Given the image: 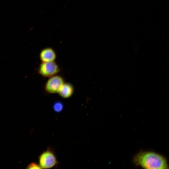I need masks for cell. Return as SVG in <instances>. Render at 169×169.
Segmentation results:
<instances>
[{
    "label": "cell",
    "instance_id": "1",
    "mask_svg": "<svg viewBox=\"0 0 169 169\" xmlns=\"http://www.w3.org/2000/svg\"><path fill=\"white\" fill-rule=\"evenodd\" d=\"M133 161L137 166L145 169H168L166 159L161 155L149 151H141L134 157Z\"/></svg>",
    "mask_w": 169,
    "mask_h": 169
},
{
    "label": "cell",
    "instance_id": "2",
    "mask_svg": "<svg viewBox=\"0 0 169 169\" xmlns=\"http://www.w3.org/2000/svg\"><path fill=\"white\" fill-rule=\"evenodd\" d=\"M39 165L41 168H49L58 164L54 152L50 149L42 152L38 156Z\"/></svg>",
    "mask_w": 169,
    "mask_h": 169
},
{
    "label": "cell",
    "instance_id": "3",
    "mask_svg": "<svg viewBox=\"0 0 169 169\" xmlns=\"http://www.w3.org/2000/svg\"><path fill=\"white\" fill-rule=\"evenodd\" d=\"M60 71L59 67L55 61L42 62L38 70L39 74L43 77L49 78L57 74Z\"/></svg>",
    "mask_w": 169,
    "mask_h": 169
},
{
    "label": "cell",
    "instance_id": "4",
    "mask_svg": "<svg viewBox=\"0 0 169 169\" xmlns=\"http://www.w3.org/2000/svg\"><path fill=\"white\" fill-rule=\"evenodd\" d=\"M64 83L62 76L56 74L49 78L45 84V90L49 94L58 93Z\"/></svg>",
    "mask_w": 169,
    "mask_h": 169
},
{
    "label": "cell",
    "instance_id": "5",
    "mask_svg": "<svg viewBox=\"0 0 169 169\" xmlns=\"http://www.w3.org/2000/svg\"><path fill=\"white\" fill-rule=\"evenodd\" d=\"M55 50L52 48L48 47L42 49L39 53V59L42 62L55 61L56 58Z\"/></svg>",
    "mask_w": 169,
    "mask_h": 169
},
{
    "label": "cell",
    "instance_id": "6",
    "mask_svg": "<svg viewBox=\"0 0 169 169\" xmlns=\"http://www.w3.org/2000/svg\"><path fill=\"white\" fill-rule=\"evenodd\" d=\"M74 91V87L71 84L64 83L58 94L62 98L66 99L71 97L73 94Z\"/></svg>",
    "mask_w": 169,
    "mask_h": 169
},
{
    "label": "cell",
    "instance_id": "7",
    "mask_svg": "<svg viewBox=\"0 0 169 169\" xmlns=\"http://www.w3.org/2000/svg\"><path fill=\"white\" fill-rule=\"evenodd\" d=\"M63 107V104L60 102H56L53 106L54 109L56 112L61 111L62 110Z\"/></svg>",
    "mask_w": 169,
    "mask_h": 169
},
{
    "label": "cell",
    "instance_id": "8",
    "mask_svg": "<svg viewBox=\"0 0 169 169\" xmlns=\"http://www.w3.org/2000/svg\"><path fill=\"white\" fill-rule=\"evenodd\" d=\"M27 169H40L41 168L39 164L34 162H31L27 166Z\"/></svg>",
    "mask_w": 169,
    "mask_h": 169
}]
</instances>
